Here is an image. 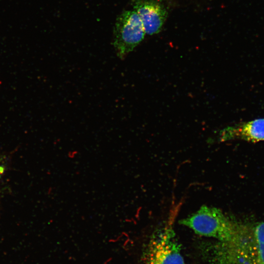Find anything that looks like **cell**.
<instances>
[{
	"label": "cell",
	"mask_w": 264,
	"mask_h": 264,
	"mask_svg": "<svg viewBox=\"0 0 264 264\" xmlns=\"http://www.w3.org/2000/svg\"><path fill=\"white\" fill-rule=\"evenodd\" d=\"M134 9L141 20L146 34L152 35L159 32L166 16L161 5L152 1H139L134 4Z\"/></svg>",
	"instance_id": "277c9868"
},
{
	"label": "cell",
	"mask_w": 264,
	"mask_h": 264,
	"mask_svg": "<svg viewBox=\"0 0 264 264\" xmlns=\"http://www.w3.org/2000/svg\"><path fill=\"white\" fill-rule=\"evenodd\" d=\"M222 137L225 139L237 137L253 142L264 141V118L229 127L223 131Z\"/></svg>",
	"instance_id": "5b68a950"
},
{
	"label": "cell",
	"mask_w": 264,
	"mask_h": 264,
	"mask_svg": "<svg viewBox=\"0 0 264 264\" xmlns=\"http://www.w3.org/2000/svg\"><path fill=\"white\" fill-rule=\"evenodd\" d=\"M199 235L217 239L224 243L233 241L238 233L234 224L220 209L204 205L179 221Z\"/></svg>",
	"instance_id": "6da1fadb"
},
{
	"label": "cell",
	"mask_w": 264,
	"mask_h": 264,
	"mask_svg": "<svg viewBox=\"0 0 264 264\" xmlns=\"http://www.w3.org/2000/svg\"><path fill=\"white\" fill-rule=\"evenodd\" d=\"M145 34L141 20L135 11H126L117 18L114 29L113 46L123 59L132 51Z\"/></svg>",
	"instance_id": "7a4b0ae2"
},
{
	"label": "cell",
	"mask_w": 264,
	"mask_h": 264,
	"mask_svg": "<svg viewBox=\"0 0 264 264\" xmlns=\"http://www.w3.org/2000/svg\"><path fill=\"white\" fill-rule=\"evenodd\" d=\"M4 168L0 162V178L1 177L2 175L3 174L4 172Z\"/></svg>",
	"instance_id": "52a82bcc"
},
{
	"label": "cell",
	"mask_w": 264,
	"mask_h": 264,
	"mask_svg": "<svg viewBox=\"0 0 264 264\" xmlns=\"http://www.w3.org/2000/svg\"><path fill=\"white\" fill-rule=\"evenodd\" d=\"M146 264H184L181 247L175 233L164 228L154 234L146 254Z\"/></svg>",
	"instance_id": "3957f363"
},
{
	"label": "cell",
	"mask_w": 264,
	"mask_h": 264,
	"mask_svg": "<svg viewBox=\"0 0 264 264\" xmlns=\"http://www.w3.org/2000/svg\"><path fill=\"white\" fill-rule=\"evenodd\" d=\"M255 239L258 264H264V222L258 224L255 229Z\"/></svg>",
	"instance_id": "8992f818"
}]
</instances>
